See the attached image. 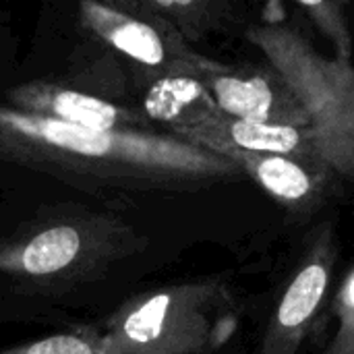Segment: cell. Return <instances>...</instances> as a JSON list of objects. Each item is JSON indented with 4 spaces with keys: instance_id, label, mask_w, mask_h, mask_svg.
Masks as SVG:
<instances>
[{
    "instance_id": "1",
    "label": "cell",
    "mask_w": 354,
    "mask_h": 354,
    "mask_svg": "<svg viewBox=\"0 0 354 354\" xmlns=\"http://www.w3.org/2000/svg\"><path fill=\"white\" fill-rule=\"evenodd\" d=\"M0 156L31 168L110 185H197L243 170L172 135L89 131L0 106Z\"/></svg>"
},
{
    "instance_id": "2",
    "label": "cell",
    "mask_w": 354,
    "mask_h": 354,
    "mask_svg": "<svg viewBox=\"0 0 354 354\" xmlns=\"http://www.w3.org/2000/svg\"><path fill=\"white\" fill-rule=\"evenodd\" d=\"M239 326L222 282L174 284L129 301L100 336L104 354H212Z\"/></svg>"
},
{
    "instance_id": "3",
    "label": "cell",
    "mask_w": 354,
    "mask_h": 354,
    "mask_svg": "<svg viewBox=\"0 0 354 354\" xmlns=\"http://www.w3.org/2000/svg\"><path fill=\"white\" fill-rule=\"evenodd\" d=\"M245 35L292 87L326 164L340 178L354 180V124L348 104L353 60L324 58L297 27L284 23L255 25Z\"/></svg>"
},
{
    "instance_id": "4",
    "label": "cell",
    "mask_w": 354,
    "mask_h": 354,
    "mask_svg": "<svg viewBox=\"0 0 354 354\" xmlns=\"http://www.w3.org/2000/svg\"><path fill=\"white\" fill-rule=\"evenodd\" d=\"M83 25L110 48L139 64L149 83L164 77H203L216 60L197 54L180 33L164 19L143 10L137 2H91L79 4Z\"/></svg>"
},
{
    "instance_id": "5",
    "label": "cell",
    "mask_w": 354,
    "mask_h": 354,
    "mask_svg": "<svg viewBox=\"0 0 354 354\" xmlns=\"http://www.w3.org/2000/svg\"><path fill=\"white\" fill-rule=\"evenodd\" d=\"M201 81L212 93L218 110L226 116L263 124L311 129V120L292 87L270 62L236 66L216 62Z\"/></svg>"
},
{
    "instance_id": "6",
    "label": "cell",
    "mask_w": 354,
    "mask_h": 354,
    "mask_svg": "<svg viewBox=\"0 0 354 354\" xmlns=\"http://www.w3.org/2000/svg\"><path fill=\"white\" fill-rule=\"evenodd\" d=\"M336 239L332 226H322L311 239L297 272L286 284L266 328L259 354H299L332 282Z\"/></svg>"
},
{
    "instance_id": "7",
    "label": "cell",
    "mask_w": 354,
    "mask_h": 354,
    "mask_svg": "<svg viewBox=\"0 0 354 354\" xmlns=\"http://www.w3.org/2000/svg\"><path fill=\"white\" fill-rule=\"evenodd\" d=\"M100 232L83 222H52L0 247V272L25 278H64L97 255Z\"/></svg>"
},
{
    "instance_id": "8",
    "label": "cell",
    "mask_w": 354,
    "mask_h": 354,
    "mask_svg": "<svg viewBox=\"0 0 354 354\" xmlns=\"http://www.w3.org/2000/svg\"><path fill=\"white\" fill-rule=\"evenodd\" d=\"M187 143L230 158L234 153L257 156H286L307 162H326L319 153L311 129L263 124L226 116L222 112L203 120L197 127L172 133Z\"/></svg>"
},
{
    "instance_id": "9",
    "label": "cell",
    "mask_w": 354,
    "mask_h": 354,
    "mask_svg": "<svg viewBox=\"0 0 354 354\" xmlns=\"http://www.w3.org/2000/svg\"><path fill=\"white\" fill-rule=\"evenodd\" d=\"M228 160L299 218L315 214L332 195L334 180L340 178L326 162L257 153H234Z\"/></svg>"
},
{
    "instance_id": "10",
    "label": "cell",
    "mask_w": 354,
    "mask_h": 354,
    "mask_svg": "<svg viewBox=\"0 0 354 354\" xmlns=\"http://www.w3.org/2000/svg\"><path fill=\"white\" fill-rule=\"evenodd\" d=\"M8 102L17 112L89 131H127V124L137 120L129 110L97 95L41 81L10 89Z\"/></svg>"
},
{
    "instance_id": "11",
    "label": "cell",
    "mask_w": 354,
    "mask_h": 354,
    "mask_svg": "<svg viewBox=\"0 0 354 354\" xmlns=\"http://www.w3.org/2000/svg\"><path fill=\"white\" fill-rule=\"evenodd\" d=\"M147 118L168 124V135L201 124L218 114V106L199 77H164L149 85L143 97Z\"/></svg>"
},
{
    "instance_id": "12",
    "label": "cell",
    "mask_w": 354,
    "mask_h": 354,
    "mask_svg": "<svg viewBox=\"0 0 354 354\" xmlns=\"http://www.w3.org/2000/svg\"><path fill=\"white\" fill-rule=\"evenodd\" d=\"M137 6L170 23L191 44L230 21V4L220 0H137Z\"/></svg>"
},
{
    "instance_id": "13",
    "label": "cell",
    "mask_w": 354,
    "mask_h": 354,
    "mask_svg": "<svg viewBox=\"0 0 354 354\" xmlns=\"http://www.w3.org/2000/svg\"><path fill=\"white\" fill-rule=\"evenodd\" d=\"M307 19L334 44L336 56L340 60H351L353 56V37H351V27L346 19V4L338 0H319V2H299L297 4Z\"/></svg>"
},
{
    "instance_id": "14",
    "label": "cell",
    "mask_w": 354,
    "mask_h": 354,
    "mask_svg": "<svg viewBox=\"0 0 354 354\" xmlns=\"http://www.w3.org/2000/svg\"><path fill=\"white\" fill-rule=\"evenodd\" d=\"M336 328L322 354H354V270L344 278L334 301Z\"/></svg>"
},
{
    "instance_id": "15",
    "label": "cell",
    "mask_w": 354,
    "mask_h": 354,
    "mask_svg": "<svg viewBox=\"0 0 354 354\" xmlns=\"http://www.w3.org/2000/svg\"><path fill=\"white\" fill-rule=\"evenodd\" d=\"M0 354H104L95 332L58 334Z\"/></svg>"
},
{
    "instance_id": "16",
    "label": "cell",
    "mask_w": 354,
    "mask_h": 354,
    "mask_svg": "<svg viewBox=\"0 0 354 354\" xmlns=\"http://www.w3.org/2000/svg\"><path fill=\"white\" fill-rule=\"evenodd\" d=\"M348 104H351V118H353L354 124V66L353 73H351V81H348Z\"/></svg>"
}]
</instances>
